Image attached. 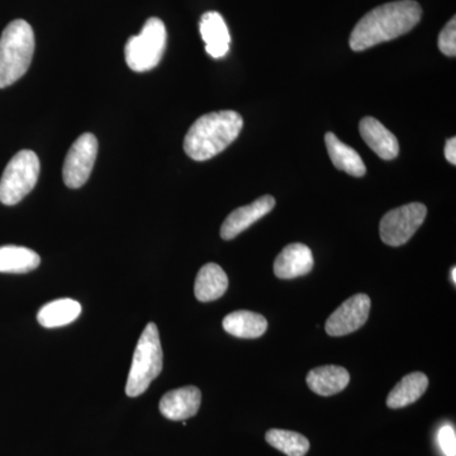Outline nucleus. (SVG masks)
Wrapping results in <instances>:
<instances>
[{"label":"nucleus","mask_w":456,"mask_h":456,"mask_svg":"<svg viewBox=\"0 0 456 456\" xmlns=\"http://www.w3.org/2000/svg\"><path fill=\"white\" fill-rule=\"evenodd\" d=\"M35 53V33L26 20L9 23L0 36V89L20 80L28 70Z\"/></svg>","instance_id":"nucleus-3"},{"label":"nucleus","mask_w":456,"mask_h":456,"mask_svg":"<svg viewBox=\"0 0 456 456\" xmlns=\"http://www.w3.org/2000/svg\"><path fill=\"white\" fill-rule=\"evenodd\" d=\"M370 307L371 301L367 294L350 297L326 321L327 334L340 338L358 331L367 322Z\"/></svg>","instance_id":"nucleus-9"},{"label":"nucleus","mask_w":456,"mask_h":456,"mask_svg":"<svg viewBox=\"0 0 456 456\" xmlns=\"http://www.w3.org/2000/svg\"><path fill=\"white\" fill-rule=\"evenodd\" d=\"M275 207L274 197L264 196L248 206L240 207L224 220L221 227V237L224 240H232L246 228L253 226L255 222L272 212Z\"/></svg>","instance_id":"nucleus-10"},{"label":"nucleus","mask_w":456,"mask_h":456,"mask_svg":"<svg viewBox=\"0 0 456 456\" xmlns=\"http://www.w3.org/2000/svg\"><path fill=\"white\" fill-rule=\"evenodd\" d=\"M305 380L312 392L322 397H330L349 386L350 374L346 369L338 365H323L312 369Z\"/></svg>","instance_id":"nucleus-15"},{"label":"nucleus","mask_w":456,"mask_h":456,"mask_svg":"<svg viewBox=\"0 0 456 456\" xmlns=\"http://www.w3.org/2000/svg\"><path fill=\"white\" fill-rule=\"evenodd\" d=\"M163 365L164 355L160 335H159L158 326L151 322L143 330L137 342L127 384H126V395L134 398L145 393L150 384L160 375Z\"/></svg>","instance_id":"nucleus-4"},{"label":"nucleus","mask_w":456,"mask_h":456,"mask_svg":"<svg viewBox=\"0 0 456 456\" xmlns=\"http://www.w3.org/2000/svg\"><path fill=\"white\" fill-rule=\"evenodd\" d=\"M325 142L327 152H329L332 163L338 170L345 171V173L351 176H356V178L365 175L367 167H365L364 161L355 150L345 145L332 132L326 134Z\"/></svg>","instance_id":"nucleus-17"},{"label":"nucleus","mask_w":456,"mask_h":456,"mask_svg":"<svg viewBox=\"0 0 456 456\" xmlns=\"http://www.w3.org/2000/svg\"><path fill=\"white\" fill-rule=\"evenodd\" d=\"M224 331L240 338H261L268 329V321L259 314L250 311H236L224 317Z\"/></svg>","instance_id":"nucleus-18"},{"label":"nucleus","mask_w":456,"mask_h":456,"mask_svg":"<svg viewBox=\"0 0 456 456\" xmlns=\"http://www.w3.org/2000/svg\"><path fill=\"white\" fill-rule=\"evenodd\" d=\"M359 131L365 143L380 159L389 161L397 158L399 154L397 137L388 128L384 127L383 123L373 117H365L360 121Z\"/></svg>","instance_id":"nucleus-13"},{"label":"nucleus","mask_w":456,"mask_h":456,"mask_svg":"<svg viewBox=\"0 0 456 456\" xmlns=\"http://www.w3.org/2000/svg\"><path fill=\"white\" fill-rule=\"evenodd\" d=\"M167 49V28L163 20L150 18L139 36L127 41L125 49L128 68L136 73L152 70L163 59Z\"/></svg>","instance_id":"nucleus-6"},{"label":"nucleus","mask_w":456,"mask_h":456,"mask_svg":"<svg viewBox=\"0 0 456 456\" xmlns=\"http://www.w3.org/2000/svg\"><path fill=\"white\" fill-rule=\"evenodd\" d=\"M441 452L445 456H456V432L452 425H445L437 434Z\"/></svg>","instance_id":"nucleus-24"},{"label":"nucleus","mask_w":456,"mask_h":456,"mask_svg":"<svg viewBox=\"0 0 456 456\" xmlns=\"http://www.w3.org/2000/svg\"><path fill=\"white\" fill-rule=\"evenodd\" d=\"M314 268V255L307 245L285 246L274 263V274L279 279H294L308 274Z\"/></svg>","instance_id":"nucleus-12"},{"label":"nucleus","mask_w":456,"mask_h":456,"mask_svg":"<svg viewBox=\"0 0 456 456\" xmlns=\"http://www.w3.org/2000/svg\"><path fill=\"white\" fill-rule=\"evenodd\" d=\"M428 208L422 203H410L392 209L384 215L379 224L380 239L384 244L398 248L407 244L411 237L424 224Z\"/></svg>","instance_id":"nucleus-7"},{"label":"nucleus","mask_w":456,"mask_h":456,"mask_svg":"<svg viewBox=\"0 0 456 456\" xmlns=\"http://www.w3.org/2000/svg\"><path fill=\"white\" fill-rule=\"evenodd\" d=\"M98 154V140L93 134H84L74 141L62 167V179L66 187H83L92 174Z\"/></svg>","instance_id":"nucleus-8"},{"label":"nucleus","mask_w":456,"mask_h":456,"mask_svg":"<svg viewBox=\"0 0 456 456\" xmlns=\"http://www.w3.org/2000/svg\"><path fill=\"white\" fill-rule=\"evenodd\" d=\"M428 387V375L419 373V371L407 374L389 393L388 398H387V406L392 410L410 406L425 395Z\"/></svg>","instance_id":"nucleus-19"},{"label":"nucleus","mask_w":456,"mask_h":456,"mask_svg":"<svg viewBox=\"0 0 456 456\" xmlns=\"http://www.w3.org/2000/svg\"><path fill=\"white\" fill-rule=\"evenodd\" d=\"M41 257L31 248L22 246H3L0 248V273L25 274L37 269Z\"/></svg>","instance_id":"nucleus-21"},{"label":"nucleus","mask_w":456,"mask_h":456,"mask_svg":"<svg viewBox=\"0 0 456 456\" xmlns=\"http://www.w3.org/2000/svg\"><path fill=\"white\" fill-rule=\"evenodd\" d=\"M82 314V305L74 299L65 298L47 303L37 314V321L46 329H55L74 322Z\"/></svg>","instance_id":"nucleus-20"},{"label":"nucleus","mask_w":456,"mask_h":456,"mask_svg":"<svg viewBox=\"0 0 456 456\" xmlns=\"http://www.w3.org/2000/svg\"><path fill=\"white\" fill-rule=\"evenodd\" d=\"M244 119L235 110L204 114L189 128L184 151L196 161L215 158L239 137Z\"/></svg>","instance_id":"nucleus-2"},{"label":"nucleus","mask_w":456,"mask_h":456,"mask_svg":"<svg viewBox=\"0 0 456 456\" xmlns=\"http://www.w3.org/2000/svg\"><path fill=\"white\" fill-rule=\"evenodd\" d=\"M445 158L452 165H456V139H449L445 145Z\"/></svg>","instance_id":"nucleus-25"},{"label":"nucleus","mask_w":456,"mask_h":456,"mask_svg":"<svg viewBox=\"0 0 456 456\" xmlns=\"http://www.w3.org/2000/svg\"><path fill=\"white\" fill-rule=\"evenodd\" d=\"M452 283L456 284V269H455V266H454V268L452 269Z\"/></svg>","instance_id":"nucleus-26"},{"label":"nucleus","mask_w":456,"mask_h":456,"mask_svg":"<svg viewBox=\"0 0 456 456\" xmlns=\"http://www.w3.org/2000/svg\"><path fill=\"white\" fill-rule=\"evenodd\" d=\"M40 159L31 150L17 152L0 179V203L14 206L31 193L40 176Z\"/></svg>","instance_id":"nucleus-5"},{"label":"nucleus","mask_w":456,"mask_h":456,"mask_svg":"<svg viewBox=\"0 0 456 456\" xmlns=\"http://www.w3.org/2000/svg\"><path fill=\"white\" fill-rule=\"evenodd\" d=\"M200 28L203 41L206 42L207 53L213 59L226 56L230 50L231 37L226 22L221 14L217 12L203 14Z\"/></svg>","instance_id":"nucleus-14"},{"label":"nucleus","mask_w":456,"mask_h":456,"mask_svg":"<svg viewBox=\"0 0 456 456\" xmlns=\"http://www.w3.org/2000/svg\"><path fill=\"white\" fill-rule=\"evenodd\" d=\"M422 9L413 0L380 5L359 20L350 36L351 50L364 51L401 37L421 20Z\"/></svg>","instance_id":"nucleus-1"},{"label":"nucleus","mask_w":456,"mask_h":456,"mask_svg":"<svg viewBox=\"0 0 456 456\" xmlns=\"http://www.w3.org/2000/svg\"><path fill=\"white\" fill-rule=\"evenodd\" d=\"M202 402L197 387L188 386L167 392L160 401V412L170 421H185L196 416Z\"/></svg>","instance_id":"nucleus-11"},{"label":"nucleus","mask_w":456,"mask_h":456,"mask_svg":"<svg viewBox=\"0 0 456 456\" xmlns=\"http://www.w3.org/2000/svg\"><path fill=\"white\" fill-rule=\"evenodd\" d=\"M265 440L269 445L287 456H305L311 448L310 440L294 431L273 428L266 432Z\"/></svg>","instance_id":"nucleus-22"},{"label":"nucleus","mask_w":456,"mask_h":456,"mask_svg":"<svg viewBox=\"0 0 456 456\" xmlns=\"http://www.w3.org/2000/svg\"><path fill=\"white\" fill-rule=\"evenodd\" d=\"M439 49L444 55L455 57L456 55V20L452 17L448 25L444 27L439 36Z\"/></svg>","instance_id":"nucleus-23"},{"label":"nucleus","mask_w":456,"mask_h":456,"mask_svg":"<svg viewBox=\"0 0 456 456\" xmlns=\"http://www.w3.org/2000/svg\"><path fill=\"white\" fill-rule=\"evenodd\" d=\"M228 289V277L218 264L208 263L198 272L194 294L200 302H213Z\"/></svg>","instance_id":"nucleus-16"}]
</instances>
